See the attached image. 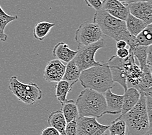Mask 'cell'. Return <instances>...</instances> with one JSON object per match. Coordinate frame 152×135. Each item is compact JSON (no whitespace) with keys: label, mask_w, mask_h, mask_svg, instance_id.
I'll return each mask as SVG.
<instances>
[{"label":"cell","mask_w":152,"mask_h":135,"mask_svg":"<svg viewBox=\"0 0 152 135\" xmlns=\"http://www.w3.org/2000/svg\"><path fill=\"white\" fill-rule=\"evenodd\" d=\"M74 85L70 83L69 82L64 81V80H61V81L57 82L55 92V97L57 98L60 104L62 105L67 100V94L69 93Z\"/></svg>","instance_id":"cell-20"},{"label":"cell","mask_w":152,"mask_h":135,"mask_svg":"<svg viewBox=\"0 0 152 135\" xmlns=\"http://www.w3.org/2000/svg\"><path fill=\"white\" fill-rule=\"evenodd\" d=\"M55 25V23H50L49 21H43L38 22L36 24L33 31L34 38L38 41H43Z\"/></svg>","instance_id":"cell-21"},{"label":"cell","mask_w":152,"mask_h":135,"mask_svg":"<svg viewBox=\"0 0 152 135\" xmlns=\"http://www.w3.org/2000/svg\"><path fill=\"white\" fill-rule=\"evenodd\" d=\"M126 28L131 35L136 36L140 31H142L148 25L142 20L129 14L127 19L125 21Z\"/></svg>","instance_id":"cell-17"},{"label":"cell","mask_w":152,"mask_h":135,"mask_svg":"<svg viewBox=\"0 0 152 135\" xmlns=\"http://www.w3.org/2000/svg\"><path fill=\"white\" fill-rule=\"evenodd\" d=\"M143 75L136 89L140 93L151 94L152 92V80H151V68L146 66L142 70Z\"/></svg>","instance_id":"cell-18"},{"label":"cell","mask_w":152,"mask_h":135,"mask_svg":"<svg viewBox=\"0 0 152 135\" xmlns=\"http://www.w3.org/2000/svg\"><path fill=\"white\" fill-rule=\"evenodd\" d=\"M106 47L104 40L100 39L91 44L87 46L78 45L77 54L73 59L80 71L82 72L86 69L96 66L102 64V62L96 61L95 57L96 52L101 48Z\"/></svg>","instance_id":"cell-6"},{"label":"cell","mask_w":152,"mask_h":135,"mask_svg":"<svg viewBox=\"0 0 152 135\" xmlns=\"http://www.w3.org/2000/svg\"><path fill=\"white\" fill-rule=\"evenodd\" d=\"M9 89L20 101L32 105L40 100L42 91L34 83H23L20 81L17 76H12L9 79Z\"/></svg>","instance_id":"cell-5"},{"label":"cell","mask_w":152,"mask_h":135,"mask_svg":"<svg viewBox=\"0 0 152 135\" xmlns=\"http://www.w3.org/2000/svg\"><path fill=\"white\" fill-rule=\"evenodd\" d=\"M132 49L134 57L139 61V66L141 68V70H143V69L148 66L146 64L148 46L138 45L133 47Z\"/></svg>","instance_id":"cell-23"},{"label":"cell","mask_w":152,"mask_h":135,"mask_svg":"<svg viewBox=\"0 0 152 135\" xmlns=\"http://www.w3.org/2000/svg\"><path fill=\"white\" fill-rule=\"evenodd\" d=\"M76 123L77 135H101L109 128V125L100 123L95 117H79Z\"/></svg>","instance_id":"cell-8"},{"label":"cell","mask_w":152,"mask_h":135,"mask_svg":"<svg viewBox=\"0 0 152 135\" xmlns=\"http://www.w3.org/2000/svg\"><path fill=\"white\" fill-rule=\"evenodd\" d=\"M78 81L84 89H89L100 93H104L115 86L109 66L107 62L104 61L102 65L82 71Z\"/></svg>","instance_id":"cell-2"},{"label":"cell","mask_w":152,"mask_h":135,"mask_svg":"<svg viewBox=\"0 0 152 135\" xmlns=\"http://www.w3.org/2000/svg\"><path fill=\"white\" fill-rule=\"evenodd\" d=\"M7 39H8V35L5 33L4 31L0 28V41L2 42H6Z\"/></svg>","instance_id":"cell-35"},{"label":"cell","mask_w":152,"mask_h":135,"mask_svg":"<svg viewBox=\"0 0 152 135\" xmlns=\"http://www.w3.org/2000/svg\"><path fill=\"white\" fill-rule=\"evenodd\" d=\"M137 46H149L152 44V25L149 24L135 36Z\"/></svg>","instance_id":"cell-22"},{"label":"cell","mask_w":152,"mask_h":135,"mask_svg":"<svg viewBox=\"0 0 152 135\" xmlns=\"http://www.w3.org/2000/svg\"><path fill=\"white\" fill-rule=\"evenodd\" d=\"M129 54V48H123V49H118L116 52V56L118 57L120 59H124L125 58L128 57Z\"/></svg>","instance_id":"cell-32"},{"label":"cell","mask_w":152,"mask_h":135,"mask_svg":"<svg viewBox=\"0 0 152 135\" xmlns=\"http://www.w3.org/2000/svg\"><path fill=\"white\" fill-rule=\"evenodd\" d=\"M129 13L133 16L142 20L147 24L152 22V3L151 1L132 2L128 5Z\"/></svg>","instance_id":"cell-10"},{"label":"cell","mask_w":152,"mask_h":135,"mask_svg":"<svg viewBox=\"0 0 152 135\" xmlns=\"http://www.w3.org/2000/svg\"><path fill=\"white\" fill-rule=\"evenodd\" d=\"M80 73L81 72L80 71L75 61L72 60L69 62L66 66V70H65L62 80L75 85L78 81Z\"/></svg>","instance_id":"cell-19"},{"label":"cell","mask_w":152,"mask_h":135,"mask_svg":"<svg viewBox=\"0 0 152 135\" xmlns=\"http://www.w3.org/2000/svg\"><path fill=\"white\" fill-rule=\"evenodd\" d=\"M143 135H152V127L148 129L147 132L144 133Z\"/></svg>","instance_id":"cell-37"},{"label":"cell","mask_w":152,"mask_h":135,"mask_svg":"<svg viewBox=\"0 0 152 135\" xmlns=\"http://www.w3.org/2000/svg\"><path fill=\"white\" fill-rule=\"evenodd\" d=\"M122 119L128 128V135H143L151 126L146 108V94L140 93L139 101L125 114L116 118Z\"/></svg>","instance_id":"cell-3"},{"label":"cell","mask_w":152,"mask_h":135,"mask_svg":"<svg viewBox=\"0 0 152 135\" xmlns=\"http://www.w3.org/2000/svg\"><path fill=\"white\" fill-rule=\"evenodd\" d=\"M48 122L50 127H53L59 131L60 134L64 132L67 122L61 109L50 113L48 116Z\"/></svg>","instance_id":"cell-16"},{"label":"cell","mask_w":152,"mask_h":135,"mask_svg":"<svg viewBox=\"0 0 152 135\" xmlns=\"http://www.w3.org/2000/svg\"><path fill=\"white\" fill-rule=\"evenodd\" d=\"M104 97L106 103V114L115 115L120 114L123 102V95H118L112 92L111 89L104 92Z\"/></svg>","instance_id":"cell-12"},{"label":"cell","mask_w":152,"mask_h":135,"mask_svg":"<svg viewBox=\"0 0 152 135\" xmlns=\"http://www.w3.org/2000/svg\"><path fill=\"white\" fill-rule=\"evenodd\" d=\"M148 1H151V0H148Z\"/></svg>","instance_id":"cell-40"},{"label":"cell","mask_w":152,"mask_h":135,"mask_svg":"<svg viewBox=\"0 0 152 135\" xmlns=\"http://www.w3.org/2000/svg\"><path fill=\"white\" fill-rule=\"evenodd\" d=\"M107 130H109L110 135H126V123L122 119H115L111 125H109Z\"/></svg>","instance_id":"cell-24"},{"label":"cell","mask_w":152,"mask_h":135,"mask_svg":"<svg viewBox=\"0 0 152 135\" xmlns=\"http://www.w3.org/2000/svg\"><path fill=\"white\" fill-rule=\"evenodd\" d=\"M102 35V31L96 24L84 21L76 31L75 39L78 45L87 46L100 41Z\"/></svg>","instance_id":"cell-7"},{"label":"cell","mask_w":152,"mask_h":135,"mask_svg":"<svg viewBox=\"0 0 152 135\" xmlns=\"http://www.w3.org/2000/svg\"><path fill=\"white\" fill-rule=\"evenodd\" d=\"M101 135H107V134H105V133H103L102 134H101Z\"/></svg>","instance_id":"cell-39"},{"label":"cell","mask_w":152,"mask_h":135,"mask_svg":"<svg viewBox=\"0 0 152 135\" xmlns=\"http://www.w3.org/2000/svg\"><path fill=\"white\" fill-rule=\"evenodd\" d=\"M77 52V50L74 51L71 49L67 44L60 42L57 43L54 47L53 55L56 58V59L63 63H68L69 62L73 60Z\"/></svg>","instance_id":"cell-13"},{"label":"cell","mask_w":152,"mask_h":135,"mask_svg":"<svg viewBox=\"0 0 152 135\" xmlns=\"http://www.w3.org/2000/svg\"><path fill=\"white\" fill-rule=\"evenodd\" d=\"M106 12H107L113 17L122 21H126V20L127 19V18L129 14L128 5L124 9L108 10V11H106Z\"/></svg>","instance_id":"cell-27"},{"label":"cell","mask_w":152,"mask_h":135,"mask_svg":"<svg viewBox=\"0 0 152 135\" xmlns=\"http://www.w3.org/2000/svg\"><path fill=\"white\" fill-rule=\"evenodd\" d=\"M146 108L151 126L152 125V97L151 94H146Z\"/></svg>","instance_id":"cell-28"},{"label":"cell","mask_w":152,"mask_h":135,"mask_svg":"<svg viewBox=\"0 0 152 135\" xmlns=\"http://www.w3.org/2000/svg\"><path fill=\"white\" fill-rule=\"evenodd\" d=\"M107 63L110 69L112 79L114 83H118L125 91L128 89L126 83V73L125 71V59H122L116 55L112 56Z\"/></svg>","instance_id":"cell-9"},{"label":"cell","mask_w":152,"mask_h":135,"mask_svg":"<svg viewBox=\"0 0 152 135\" xmlns=\"http://www.w3.org/2000/svg\"><path fill=\"white\" fill-rule=\"evenodd\" d=\"M66 66L62 62L54 59L49 61L43 70V77L47 82H58L62 80Z\"/></svg>","instance_id":"cell-11"},{"label":"cell","mask_w":152,"mask_h":135,"mask_svg":"<svg viewBox=\"0 0 152 135\" xmlns=\"http://www.w3.org/2000/svg\"><path fill=\"white\" fill-rule=\"evenodd\" d=\"M79 117H95L99 118L106 114V103L103 93L89 89H84L77 97Z\"/></svg>","instance_id":"cell-4"},{"label":"cell","mask_w":152,"mask_h":135,"mask_svg":"<svg viewBox=\"0 0 152 135\" xmlns=\"http://www.w3.org/2000/svg\"><path fill=\"white\" fill-rule=\"evenodd\" d=\"M116 47H117V49H123V48H126L128 46L126 43V41H122V40H121V41H117L116 42Z\"/></svg>","instance_id":"cell-34"},{"label":"cell","mask_w":152,"mask_h":135,"mask_svg":"<svg viewBox=\"0 0 152 135\" xmlns=\"http://www.w3.org/2000/svg\"><path fill=\"white\" fill-rule=\"evenodd\" d=\"M146 64L149 68L152 67V45L148 46Z\"/></svg>","instance_id":"cell-33"},{"label":"cell","mask_w":152,"mask_h":135,"mask_svg":"<svg viewBox=\"0 0 152 135\" xmlns=\"http://www.w3.org/2000/svg\"><path fill=\"white\" fill-rule=\"evenodd\" d=\"M61 135H77V123H67L64 132L61 133Z\"/></svg>","instance_id":"cell-29"},{"label":"cell","mask_w":152,"mask_h":135,"mask_svg":"<svg viewBox=\"0 0 152 135\" xmlns=\"http://www.w3.org/2000/svg\"><path fill=\"white\" fill-rule=\"evenodd\" d=\"M130 1H131V3H132V2H136V1H148V0H130Z\"/></svg>","instance_id":"cell-38"},{"label":"cell","mask_w":152,"mask_h":135,"mask_svg":"<svg viewBox=\"0 0 152 135\" xmlns=\"http://www.w3.org/2000/svg\"><path fill=\"white\" fill-rule=\"evenodd\" d=\"M18 16H12L7 14L0 5V28L2 30L5 31L7 25L13 21L18 20Z\"/></svg>","instance_id":"cell-25"},{"label":"cell","mask_w":152,"mask_h":135,"mask_svg":"<svg viewBox=\"0 0 152 135\" xmlns=\"http://www.w3.org/2000/svg\"><path fill=\"white\" fill-rule=\"evenodd\" d=\"M126 6L117 0H103L102 1V9L105 11L124 9Z\"/></svg>","instance_id":"cell-26"},{"label":"cell","mask_w":152,"mask_h":135,"mask_svg":"<svg viewBox=\"0 0 152 135\" xmlns=\"http://www.w3.org/2000/svg\"><path fill=\"white\" fill-rule=\"evenodd\" d=\"M41 135H61V134L59 133V131L56 130L55 128L49 126L42 130Z\"/></svg>","instance_id":"cell-31"},{"label":"cell","mask_w":152,"mask_h":135,"mask_svg":"<svg viewBox=\"0 0 152 135\" xmlns=\"http://www.w3.org/2000/svg\"><path fill=\"white\" fill-rule=\"evenodd\" d=\"M61 110L67 123L77 122L79 113L77 106L73 100H67L61 105Z\"/></svg>","instance_id":"cell-15"},{"label":"cell","mask_w":152,"mask_h":135,"mask_svg":"<svg viewBox=\"0 0 152 135\" xmlns=\"http://www.w3.org/2000/svg\"><path fill=\"white\" fill-rule=\"evenodd\" d=\"M93 22L99 25L103 35L113 38L116 42L121 40L124 41L131 48L137 46L135 36L129 33L125 21L117 19L101 9L96 10Z\"/></svg>","instance_id":"cell-1"},{"label":"cell","mask_w":152,"mask_h":135,"mask_svg":"<svg viewBox=\"0 0 152 135\" xmlns=\"http://www.w3.org/2000/svg\"><path fill=\"white\" fill-rule=\"evenodd\" d=\"M140 96V93L135 88L131 87L126 90L123 95L122 107L119 117L131 110L139 101Z\"/></svg>","instance_id":"cell-14"},{"label":"cell","mask_w":152,"mask_h":135,"mask_svg":"<svg viewBox=\"0 0 152 135\" xmlns=\"http://www.w3.org/2000/svg\"><path fill=\"white\" fill-rule=\"evenodd\" d=\"M86 5L89 7H92L95 10L102 9V1L101 0H84Z\"/></svg>","instance_id":"cell-30"},{"label":"cell","mask_w":152,"mask_h":135,"mask_svg":"<svg viewBox=\"0 0 152 135\" xmlns=\"http://www.w3.org/2000/svg\"><path fill=\"white\" fill-rule=\"evenodd\" d=\"M117 1H120L121 3H123V4L125 5H128L129 3H131V1H130V0H117Z\"/></svg>","instance_id":"cell-36"}]
</instances>
